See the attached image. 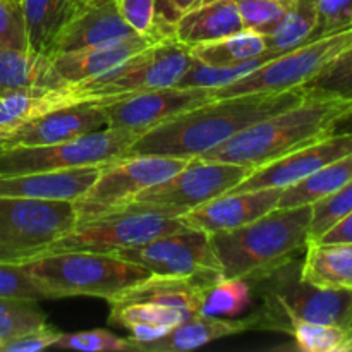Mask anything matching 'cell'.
<instances>
[{
	"mask_svg": "<svg viewBox=\"0 0 352 352\" xmlns=\"http://www.w3.org/2000/svg\"><path fill=\"white\" fill-rule=\"evenodd\" d=\"M189 160L164 155H126L105 165L91 188L74 201L78 223L129 205L144 189L182 170Z\"/></svg>",
	"mask_w": 352,
	"mask_h": 352,
	"instance_id": "9c48e42d",
	"label": "cell"
},
{
	"mask_svg": "<svg viewBox=\"0 0 352 352\" xmlns=\"http://www.w3.org/2000/svg\"><path fill=\"white\" fill-rule=\"evenodd\" d=\"M103 167H76L55 172L0 174V198L76 201L98 179Z\"/></svg>",
	"mask_w": 352,
	"mask_h": 352,
	"instance_id": "ac0fdd59",
	"label": "cell"
},
{
	"mask_svg": "<svg viewBox=\"0 0 352 352\" xmlns=\"http://www.w3.org/2000/svg\"><path fill=\"white\" fill-rule=\"evenodd\" d=\"M78 226L74 201L0 198V244L41 250Z\"/></svg>",
	"mask_w": 352,
	"mask_h": 352,
	"instance_id": "8fae6325",
	"label": "cell"
},
{
	"mask_svg": "<svg viewBox=\"0 0 352 352\" xmlns=\"http://www.w3.org/2000/svg\"><path fill=\"white\" fill-rule=\"evenodd\" d=\"M117 9L131 30L141 36H148L160 43L165 40H175L174 28L165 26L158 21L155 0H116Z\"/></svg>",
	"mask_w": 352,
	"mask_h": 352,
	"instance_id": "e575fe53",
	"label": "cell"
},
{
	"mask_svg": "<svg viewBox=\"0 0 352 352\" xmlns=\"http://www.w3.org/2000/svg\"><path fill=\"white\" fill-rule=\"evenodd\" d=\"M316 12L315 38L352 26V0H316Z\"/></svg>",
	"mask_w": 352,
	"mask_h": 352,
	"instance_id": "b9f144b4",
	"label": "cell"
},
{
	"mask_svg": "<svg viewBox=\"0 0 352 352\" xmlns=\"http://www.w3.org/2000/svg\"><path fill=\"white\" fill-rule=\"evenodd\" d=\"M184 213L186 210L177 206L129 203L116 212L78 223L71 232L48 244L43 253L93 251L113 254L150 243L155 237L188 229L181 220Z\"/></svg>",
	"mask_w": 352,
	"mask_h": 352,
	"instance_id": "8992f818",
	"label": "cell"
},
{
	"mask_svg": "<svg viewBox=\"0 0 352 352\" xmlns=\"http://www.w3.org/2000/svg\"><path fill=\"white\" fill-rule=\"evenodd\" d=\"M23 263L52 299L91 296L110 302L151 277L146 268L117 254L93 251L41 253Z\"/></svg>",
	"mask_w": 352,
	"mask_h": 352,
	"instance_id": "5b68a950",
	"label": "cell"
},
{
	"mask_svg": "<svg viewBox=\"0 0 352 352\" xmlns=\"http://www.w3.org/2000/svg\"><path fill=\"white\" fill-rule=\"evenodd\" d=\"M301 278L332 291H352V243L309 241L301 261Z\"/></svg>",
	"mask_w": 352,
	"mask_h": 352,
	"instance_id": "d4e9b609",
	"label": "cell"
},
{
	"mask_svg": "<svg viewBox=\"0 0 352 352\" xmlns=\"http://www.w3.org/2000/svg\"><path fill=\"white\" fill-rule=\"evenodd\" d=\"M50 55L34 50H0V95L14 89L62 88Z\"/></svg>",
	"mask_w": 352,
	"mask_h": 352,
	"instance_id": "4316f807",
	"label": "cell"
},
{
	"mask_svg": "<svg viewBox=\"0 0 352 352\" xmlns=\"http://www.w3.org/2000/svg\"><path fill=\"white\" fill-rule=\"evenodd\" d=\"M250 284L256 285L263 298V306L250 315L253 330L289 333L296 322L352 325V291H332L308 284L301 278L299 260Z\"/></svg>",
	"mask_w": 352,
	"mask_h": 352,
	"instance_id": "277c9868",
	"label": "cell"
},
{
	"mask_svg": "<svg viewBox=\"0 0 352 352\" xmlns=\"http://www.w3.org/2000/svg\"><path fill=\"white\" fill-rule=\"evenodd\" d=\"M0 298L43 301L52 299V296L38 284L24 263L0 261Z\"/></svg>",
	"mask_w": 352,
	"mask_h": 352,
	"instance_id": "f35d334b",
	"label": "cell"
},
{
	"mask_svg": "<svg viewBox=\"0 0 352 352\" xmlns=\"http://www.w3.org/2000/svg\"><path fill=\"white\" fill-rule=\"evenodd\" d=\"M253 330L250 316L243 320H226L213 318V316L196 315L189 316L182 323L165 333L160 339L148 344H140L136 351L141 352H184L198 349L206 346L213 340L223 339V337L236 336V333Z\"/></svg>",
	"mask_w": 352,
	"mask_h": 352,
	"instance_id": "7402d4cb",
	"label": "cell"
},
{
	"mask_svg": "<svg viewBox=\"0 0 352 352\" xmlns=\"http://www.w3.org/2000/svg\"><path fill=\"white\" fill-rule=\"evenodd\" d=\"M41 253H43L41 250H19V248L0 244V261H9V263H23Z\"/></svg>",
	"mask_w": 352,
	"mask_h": 352,
	"instance_id": "f6af8a7d",
	"label": "cell"
},
{
	"mask_svg": "<svg viewBox=\"0 0 352 352\" xmlns=\"http://www.w3.org/2000/svg\"><path fill=\"white\" fill-rule=\"evenodd\" d=\"M352 181V153L282 189L277 208L313 205Z\"/></svg>",
	"mask_w": 352,
	"mask_h": 352,
	"instance_id": "83f0119b",
	"label": "cell"
},
{
	"mask_svg": "<svg viewBox=\"0 0 352 352\" xmlns=\"http://www.w3.org/2000/svg\"><path fill=\"white\" fill-rule=\"evenodd\" d=\"M167 2L174 7L175 12H177L179 17H181V16H184L186 12L201 9V7L217 2V0H167Z\"/></svg>",
	"mask_w": 352,
	"mask_h": 352,
	"instance_id": "bcb514c9",
	"label": "cell"
},
{
	"mask_svg": "<svg viewBox=\"0 0 352 352\" xmlns=\"http://www.w3.org/2000/svg\"><path fill=\"white\" fill-rule=\"evenodd\" d=\"M79 2H81L85 7H88V6H98V3L109 2V0H79Z\"/></svg>",
	"mask_w": 352,
	"mask_h": 352,
	"instance_id": "c3c4849f",
	"label": "cell"
},
{
	"mask_svg": "<svg viewBox=\"0 0 352 352\" xmlns=\"http://www.w3.org/2000/svg\"><path fill=\"white\" fill-rule=\"evenodd\" d=\"M246 30L270 34L296 0H234Z\"/></svg>",
	"mask_w": 352,
	"mask_h": 352,
	"instance_id": "8d00e7d4",
	"label": "cell"
},
{
	"mask_svg": "<svg viewBox=\"0 0 352 352\" xmlns=\"http://www.w3.org/2000/svg\"><path fill=\"white\" fill-rule=\"evenodd\" d=\"M265 52H267L265 36L251 30H243L230 36L191 48L195 60L208 65H236L251 60Z\"/></svg>",
	"mask_w": 352,
	"mask_h": 352,
	"instance_id": "f546056e",
	"label": "cell"
},
{
	"mask_svg": "<svg viewBox=\"0 0 352 352\" xmlns=\"http://www.w3.org/2000/svg\"><path fill=\"white\" fill-rule=\"evenodd\" d=\"M278 57L275 52L267 50L265 54L258 55V57L251 58V60L241 62L236 65H208L203 62L195 60L191 67L188 69L181 81L177 82V88H205V89H219L223 86H229L232 82L239 81L244 76L251 74L267 64L272 58Z\"/></svg>",
	"mask_w": 352,
	"mask_h": 352,
	"instance_id": "1f68e13d",
	"label": "cell"
},
{
	"mask_svg": "<svg viewBox=\"0 0 352 352\" xmlns=\"http://www.w3.org/2000/svg\"><path fill=\"white\" fill-rule=\"evenodd\" d=\"M351 327H352V325H351Z\"/></svg>",
	"mask_w": 352,
	"mask_h": 352,
	"instance_id": "816d5d0a",
	"label": "cell"
},
{
	"mask_svg": "<svg viewBox=\"0 0 352 352\" xmlns=\"http://www.w3.org/2000/svg\"><path fill=\"white\" fill-rule=\"evenodd\" d=\"M191 48L177 40H165L127 58L112 71L71 86L76 103H110L136 93L174 88L191 67Z\"/></svg>",
	"mask_w": 352,
	"mask_h": 352,
	"instance_id": "52a82bcc",
	"label": "cell"
},
{
	"mask_svg": "<svg viewBox=\"0 0 352 352\" xmlns=\"http://www.w3.org/2000/svg\"><path fill=\"white\" fill-rule=\"evenodd\" d=\"M213 100V89L162 88L102 103L107 127H124L144 134L158 124Z\"/></svg>",
	"mask_w": 352,
	"mask_h": 352,
	"instance_id": "5bb4252c",
	"label": "cell"
},
{
	"mask_svg": "<svg viewBox=\"0 0 352 352\" xmlns=\"http://www.w3.org/2000/svg\"><path fill=\"white\" fill-rule=\"evenodd\" d=\"M351 113L352 98L308 89L299 103L254 122L196 158L258 168L336 133L339 124Z\"/></svg>",
	"mask_w": 352,
	"mask_h": 352,
	"instance_id": "7a4b0ae2",
	"label": "cell"
},
{
	"mask_svg": "<svg viewBox=\"0 0 352 352\" xmlns=\"http://www.w3.org/2000/svg\"><path fill=\"white\" fill-rule=\"evenodd\" d=\"M336 131H352V113L346 120H342V122L339 124V127H337Z\"/></svg>",
	"mask_w": 352,
	"mask_h": 352,
	"instance_id": "7dc6e473",
	"label": "cell"
},
{
	"mask_svg": "<svg viewBox=\"0 0 352 352\" xmlns=\"http://www.w3.org/2000/svg\"><path fill=\"white\" fill-rule=\"evenodd\" d=\"M113 254L146 268L151 275L162 277L220 274L219 258L213 251L210 234L205 230L184 229L165 234L150 243Z\"/></svg>",
	"mask_w": 352,
	"mask_h": 352,
	"instance_id": "4fadbf2b",
	"label": "cell"
},
{
	"mask_svg": "<svg viewBox=\"0 0 352 352\" xmlns=\"http://www.w3.org/2000/svg\"><path fill=\"white\" fill-rule=\"evenodd\" d=\"M311 205L275 208L236 230L210 234L222 277L248 282L298 260L309 243Z\"/></svg>",
	"mask_w": 352,
	"mask_h": 352,
	"instance_id": "3957f363",
	"label": "cell"
},
{
	"mask_svg": "<svg viewBox=\"0 0 352 352\" xmlns=\"http://www.w3.org/2000/svg\"><path fill=\"white\" fill-rule=\"evenodd\" d=\"M54 347L58 349H74L85 352H107V351H136V342L131 337H119L103 329L82 330L74 333H60Z\"/></svg>",
	"mask_w": 352,
	"mask_h": 352,
	"instance_id": "74e56055",
	"label": "cell"
},
{
	"mask_svg": "<svg viewBox=\"0 0 352 352\" xmlns=\"http://www.w3.org/2000/svg\"><path fill=\"white\" fill-rule=\"evenodd\" d=\"M30 50L54 54L55 41L65 26L85 9L79 0H21Z\"/></svg>",
	"mask_w": 352,
	"mask_h": 352,
	"instance_id": "484cf974",
	"label": "cell"
},
{
	"mask_svg": "<svg viewBox=\"0 0 352 352\" xmlns=\"http://www.w3.org/2000/svg\"><path fill=\"white\" fill-rule=\"evenodd\" d=\"M315 241H320V243H352V212Z\"/></svg>",
	"mask_w": 352,
	"mask_h": 352,
	"instance_id": "ee69618b",
	"label": "cell"
},
{
	"mask_svg": "<svg viewBox=\"0 0 352 352\" xmlns=\"http://www.w3.org/2000/svg\"><path fill=\"white\" fill-rule=\"evenodd\" d=\"M349 153H352V131H336L315 143L291 151L278 160L253 168L251 174L232 189V192L263 188L284 189Z\"/></svg>",
	"mask_w": 352,
	"mask_h": 352,
	"instance_id": "2e32d148",
	"label": "cell"
},
{
	"mask_svg": "<svg viewBox=\"0 0 352 352\" xmlns=\"http://www.w3.org/2000/svg\"><path fill=\"white\" fill-rule=\"evenodd\" d=\"M282 188L251 189L226 192L181 215L188 229L205 230L208 234L236 230L254 222L277 208Z\"/></svg>",
	"mask_w": 352,
	"mask_h": 352,
	"instance_id": "e0dca14e",
	"label": "cell"
},
{
	"mask_svg": "<svg viewBox=\"0 0 352 352\" xmlns=\"http://www.w3.org/2000/svg\"><path fill=\"white\" fill-rule=\"evenodd\" d=\"M103 127H107V119L100 103H76L24 120L16 126L0 127V151L12 148L48 146Z\"/></svg>",
	"mask_w": 352,
	"mask_h": 352,
	"instance_id": "9a60e30c",
	"label": "cell"
},
{
	"mask_svg": "<svg viewBox=\"0 0 352 352\" xmlns=\"http://www.w3.org/2000/svg\"><path fill=\"white\" fill-rule=\"evenodd\" d=\"M352 212V181L336 192L311 205V223H309V241L318 239L322 234L332 229L337 222Z\"/></svg>",
	"mask_w": 352,
	"mask_h": 352,
	"instance_id": "d590c367",
	"label": "cell"
},
{
	"mask_svg": "<svg viewBox=\"0 0 352 352\" xmlns=\"http://www.w3.org/2000/svg\"><path fill=\"white\" fill-rule=\"evenodd\" d=\"M251 305V284L246 278L219 277L206 285L198 313L226 318L243 313Z\"/></svg>",
	"mask_w": 352,
	"mask_h": 352,
	"instance_id": "4dcf8cb0",
	"label": "cell"
},
{
	"mask_svg": "<svg viewBox=\"0 0 352 352\" xmlns=\"http://www.w3.org/2000/svg\"><path fill=\"white\" fill-rule=\"evenodd\" d=\"M134 34L138 33H134L120 16L116 0H109V2L88 6L79 10L78 16L58 34L52 55L100 47V45L134 36Z\"/></svg>",
	"mask_w": 352,
	"mask_h": 352,
	"instance_id": "d6986e66",
	"label": "cell"
},
{
	"mask_svg": "<svg viewBox=\"0 0 352 352\" xmlns=\"http://www.w3.org/2000/svg\"><path fill=\"white\" fill-rule=\"evenodd\" d=\"M289 336L302 352H352L351 327L296 322Z\"/></svg>",
	"mask_w": 352,
	"mask_h": 352,
	"instance_id": "d6a6232c",
	"label": "cell"
},
{
	"mask_svg": "<svg viewBox=\"0 0 352 352\" xmlns=\"http://www.w3.org/2000/svg\"><path fill=\"white\" fill-rule=\"evenodd\" d=\"M305 88L340 98H352V45Z\"/></svg>",
	"mask_w": 352,
	"mask_h": 352,
	"instance_id": "ab89813d",
	"label": "cell"
},
{
	"mask_svg": "<svg viewBox=\"0 0 352 352\" xmlns=\"http://www.w3.org/2000/svg\"><path fill=\"white\" fill-rule=\"evenodd\" d=\"M60 332L52 327L43 325L36 330H31V332L23 333V336L16 337V339L6 340V342H0V351L2 352H36L48 349V347H54V344L57 342Z\"/></svg>",
	"mask_w": 352,
	"mask_h": 352,
	"instance_id": "7bdbcfd3",
	"label": "cell"
},
{
	"mask_svg": "<svg viewBox=\"0 0 352 352\" xmlns=\"http://www.w3.org/2000/svg\"><path fill=\"white\" fill-rule=\"evenodd\" d=\"M352 45V26L309 40L308 43L272 58L251 74L223 88L213 89V98L261 91H287L311 82Z\"/></svg>",
	"mask_w": 352,
	"mask_h": 352,
	"instance_id": "30bf717a",
	"label": "cell"
},
{
	"mask_svg": "<svg viewBox=\"0 0 352 352\" xmlns=\"http://www.w3.org/2000/svg\"><path fill=\"white\" fill-rule=\"evenodd\" d=\"M222 274H201L195 277H162L151 275L140 284L126 289L113 301H140L172 306L196 315L201 305L203 292L210 282ZM112 302V301H110Z\"/></svg>",
	"mask_w": 352,
	"mask_h": 352,
	"instance_id": "44dd1931",
	"label": "cell"
},
{
	"mask_svg": "<svg viewBox=\"0 0 352 352\" xmlns=\"http://www.w3.org/2000/svg\"><path fill=\"white\" fill-rule=\"evenodd\" d=\"M0 50H30L23 6L17 0H0Z\"/></svg>",
	"mask_w": 352,
	"mask_h": 352,
	"instance_id": "60d3db41",
	"label": "cell"
},
{
	"mask_svg": "<svg viewBox=\"0 0 352 352\" xmlns=\"http://www.w3.org/2000/svg\"><path fill=\"white\" fill-rule=\"evenodd\" d=\"M251 170L253 168L244 165L191 158L182 170L144 189L133 203L177 206L188 212L217 196L232 191L251 174Z\"/></svg>",
	"mask_w": 352,
	"mask_h": 352,
	"instance_id": "7c38bea8",
	"label": "cell"
},
{
	"mask_svg": "<svg viewBox=\"0 0 352 352\" xmlns=\"http://www.w3.org/2000/svg\"><path fill=\"white\" fill-rule=\"evenodd\" d=\"M246 30L234 0H217L201 9L186 12L175 23L174 38L186 47L217 41Z\"/></svg>",
	"mask_w": 352,
	"mask_h": 352,
	"instance_id": "cb8c5ba5",
	"label": "cell"
},
{
	"mask_svg": "<svg viewBox=\"0 0 352 352\" xmlns=\"http://www.w3.org/2000/svg\"><path fill=\"white\" fill-rule=\"evenodd\" d=\"M308 89L261 91L213 98L203 105L179 113L141 134L127 155H164L196 158L226 143L239 131L296 105Z\"/></svg>",
	"mask_w": 352,
	"mask_h": 352,
	"instance_id": "6da1fadb",
	"label": "cell"
},
{
	"mask_svg": "<svg viewBox=\"0 0 352 352\" xmlns=\"http://www.w3.org/2000/svg\"><path fill=\"white\" fill-rule=\"evenodd\" d=\"M316 26H318L316 0H296L275 30L265 36L267 50L278 55L294 50L315 38Z\"/></svg>",
	"mask_w": 352,
	"mask_h": 352,
	"instance_id": "f1b7e54d",
	"label": "cell"
},
{
	"mask_svg": "<svg viewBox=\"0 0 352 352\" xmlns=\"http://www.w3.org/2000/svg\"><path fill=\"white\" fill-rule=\"evenodd\" d=\"M141 133L124 127H103L74 140L48 146L0 151V174L55 172L76 167H105L126 157Z\"/></svg>",
	"mask_w": 352,
	"mask_h": 352,
	"instance_id": "ba28073f",
	"label": "cell"
},
{
	"mask_svg": "<svg viewBox=\"0 0 352 352\" xmlns=\"http://www.w3.org/2000/svg\"><path fill=\"white\" fill-rule=\"evenodd\" d=\"M17 2H21V0H17Z\"/></svg>",
	"mask_w": 352,
	"mask_h": 352,
	"instance_id": "681fc988",
	"label": "cell"
},
{
	"mask_svg": "<svg viewBox=\"0 0 352 352\" xmlns=\"http://www.w3.org/2000/svg\"><path fill=\"white\" fill-rule=\"evenodd\" d=\"M351 330H352V327H351Z\"/></svg>",
	"mask_w": 352,
	"mask_h": 352,
	"instance_id": "f907efd6",
	"label": "cell"
},
{
	"mask_svg": "<svg viewBox=\"0 0 352 352\" xmlns=\"http://www.w3.org/2000/svg\"><path fill=\"white\" fill-rule=\"evenodd\" d=\"M189 316L192 315L184 309L155 302H110V323L129 330L136 346L160 339Z\"/></svg>",
	"mask_w": 352,
	"mask_h": 352,
	"instance_id": "603a6c76",
	"label": "cell"
},
{
	"mask_svg": "<svg viewBox=\"0 0 352 352\" xmlns=\"http://www.w3.org/2000/svg\"><path fill=\"white\" fill-rule=\"evenodd\" d=\"M155 43L157 41H153L151 38L134 34V36L124 38V40L113 41V43L100 45V47L82 48L78 52H67V54H55L52 55V62H54L57 74L67 85H78V82H85L88 79L98 78V76L112 71L127 58L134 57Z\"/></svg>",
	"mask_w": 352,
	"mask_h": 352,
	"instance_id": "ffe728a7",
	"label": "cell"
},
{
	"mask_svg": "<svg viewBox=\"0 0 352 352\" xmlns=\"http://www.w3.org/2000/svg\"><path fill=\"white\" fill-rule=\"evenodd\" d=\"M47 325V316L38 301L0 298V342Z\"/></svg>",
	"mask_w": 352,
	"mask_h": 352,
	"instance_id": "836d02e7",
	"label": "cell"
}]
</instances>
